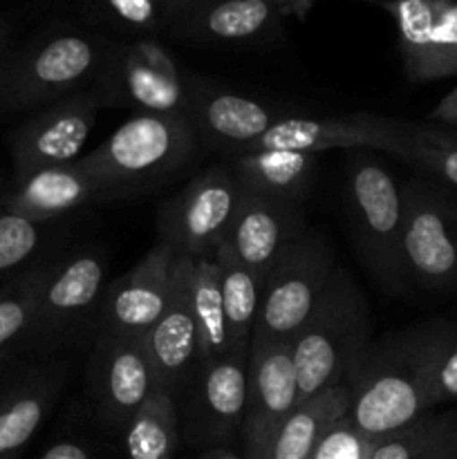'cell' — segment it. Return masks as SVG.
<instances>
[{
    "label": "cell",
    "instance_id": "b9f144b4",
    "mask_svg": "<svg viewBox=\"0 0 457 459\" xmlns=\"http://www.w3.org/2000/svg\"><path fill=\"white\" fill-rule=\"evenodd\" d=\"M202 459H242V457H237L236 453L227 451V448H215V451L206 453V455Z\"/></svg>",
    "mask_w": 457,
    "mask_h": 459
},
{
    "label": "cell",
    "instance_id": "d4e9b609",
    "mask_svg": "<svg viewBox=\"0 0 457 459\" xmlns=\"http://www.w3.org/2000/svg\"><path fill=\"white\" fill-rule=\"evenodd\" d=\"M348 411L349 390L345 384L303 399L273 437L267 459H309L323 433Z\"/></svg>",
    "mask_w": 457,
    "mask_h": 459
},
{
    "label": "cell",
    "instance_id": "74e56055",
    "mask_svg": "<svg viewBox=\"0 0 457 459\" xmlns=\"http://www.w3.org/2000/svg\"><path fill=\"white\" fill-rule=\"evenodd\" d=\"M206 0H166V18H168V27L173 30L175 25L191 16L197 7H202Z\"/></svg>",
    "mask_w": 457,
    "mask_h": 459
},
{
    "label": "cell",
    "instance_id": "6da1fadb",
    "mask_svg": "<svg viewBox=\"0 0 457 459\" xmlns=\"http://www.w3.org/2000/svg\"><path fill=\"white\" fill-rule=\"evenodd\" d=\"M444 325L437 318L372 341L345 381L348 417L363 435L376 442L433 411L430 375Z\"/></svg>",
    "mask_w": 457,
    "mask_h": 459
},
{
    "label": "cell",
    "instance_id": "83f0119b",
    "mask_svg": "<svg viewBox=\"0 0 457 459\" xmlns=\"http://www.w3.org/2000/svg\"><path fill=\"white\" fill-rule=\"evenodd\" d=\"M215 258L220 264V287H222L228 345H231V352L249 354L263 281L251 269L237 263L224 247L215 251Z\"/></svg>",
    "mask_w": 457,
    "mask_h": 459
},
{
    "label": "cell",
    "instance_id": "60d3db41",
    "mask_svg": "<svg viewBox=\"0 0 457 459\" xmlns=\"http://www.w3.org/2000/svg\"><path fill=\"white\" fill-rule=\"evenodd\" d=\"M12 36H13V27L9 21L0 22V65H3L4 56L9 54L12 49Z\"/></svg>",
    "mask_w": 457,
    "mask_h": 459
},
{
    "label": "cell",
    "instance_id": "277c9868",
    "mask_svg": "<svg viewBox=\"0 0 457 459\" xmlns=\"http://www.w3.org/2000/svg\"><path fill=\"white\" fill-rule=\"evenodd\" d=\"M110 43L79 30H54L9 49L0 65V110H39L92 88Z\"/></svg>",
    "mask_w": 457,
    "mask_h": 459
},
{
    "label": "cell",
    "instance_id": "4dcf8cb0",
    "mask_svg": "<svg viewBox=\"0 0 457 459\" xmlns=\"http://www.w3.org/2000/svg\"><path fill=\"white\" fill-rule=\"evenodd\" d=\"M52 269L54 263L36 264L0 290V359L4 348L30 336Z\"/></svg>",
    "mask_w": 457,
    "mask_h": 459
},
{
    "label": "cell",
    "instance_id": "4316f807",
    "mask_svg": "<svg viewBox=\"0 0 457 459\" xmlns=\"http://www.w3.org/2000/svg\"><path fill=\"white\" fill-rule=\"evenodd\" d=\"M128 459H173L179 448L177 399L155 390L124 429Z\"/></svg>",
    "mask_w": 457,
    "mask_h": 459
},
{
    "label": "cell",
    "instance_id": "30bf717a",
    "mask_svg": "<svg viewBox=\"0 0 457 459\" xmlns=\"http://www.w3.org/2000/svg\"><path fill=\"white\" fill-rule=\"evenodd\" d=\"M249 354L228 352L200 361L184 385L179 433L195 444H220L240 430L246 403Z\"/></svg>",
    "mask_w": 457,
    "mask_h": 459
},
{
    "label": "cell",
    "instance_id": "9a60e30c",
    "mask_svg": "<svg viewBox=\"0 0 457 459\" xmlns=\"http://www.w3.org/2000/svg\"><path fill=\"white\" fill-rule=\"evenodd\" d=\"M155 388V375L142 339L97 334L90 361V397L103 424L124 430Z\"/></svg>",
    "mask_w": 457,
    "mask_h": 459
},
{
    "label": "cell",
    "instance_id": "e575fe53",
    "mask_svg": "<svg viewBox=\"0 0 457 459\" xmlns=\"http://www.w3.org/2000/svg\"><path fill=\"white\" fill-rule=\"evenodd\" d=\"M372 448L375 439L363 435L345 415L323 433L309 459H370Z\"/></svg>",
    "mask_w": 457,
    "mask_h": 459
},
{
    "label": "cell",
    "instance_id": "ab89813d",
    "mask_svg": "<svg viewBox=\"0 0 457 459\" xmlns=\"http://www.w3.org/2000/svg\"><path fill=\"white\" fill-rule=\"evenodd\" d=\"M280 12V16H296V18H305L307 16L309 9L314 7L316 0H273Z\"/></svg>",
    "mask_w": 457,
    "mask_h": 459
},
{
    "label": "cell",
    "instance_id": "3957f363",
    "mask_svg": "<svg viewBox=\"0 0 457 459\" xmlns=\"http://www.w3.org/2000/svg\"><path fill=\"white\" fill-rule=\"evenodd\" d=\"M372 345V316L361 287L348 269L336 267L307 321L291 339L298 397L348 381Z\"/></svg>",
    "mask_w": 457,
    "mask_h": 459
},
{
    "label": "cell",
    "instance_id": "44dd1931",
    "mask_svg": "<svg viewBox=\"0 0 457 459\" xmlns=\"http://www.w3.org/2000/svg\"><path fill=\"white\" fill-rule=\"evenodd\" d=\"M278 18L273 0H206L173 34L202 43H251L276 30Z\"/></svg>",
    "mask_w": 457,
    "mask_h": 459
},
{
    "label": "cell",
    "instance_id": "d590c367",
    "mask_svg": "<svg viewBox=\"0 0 457 459\" xmlns=\"http://www.w3.org/2000/svg\"><path fill=\"white\" fill-rule=\"evenodd\" d=\"M457 76V0H442L433 34L430 81Z\"/></svg>",
    "mask_w": 457,
    "mask_h": 459
},
{
    "label": "cell",
    "instance_id": "7c38bea8",
    "mask_svg": "<svg viewBox=\"0 0 457 459\" xmlns=\"http://www.w3.org/2000/svg\"><path fill=\"white\" fill-rule=\"evenodd\" d=\"M406 121L392 117L354 112L345 117H278L272 128L255 142L251 151H296L321 155L325 151H354L370 148L401 157ZM249 151V152H251Z\"/></svg>",
    "mask_w": 457,
    "mask_h": 459
},
{
    "label": "cell",
    "instance_id": "484cf974",
    "mask_svg": "<svg viewBox=\"0 0 457 459\" xmlns=\"http://www.w3.org/2000/svg\"><path fill=\"white\" fill-rule=\"evenodd\" d=\"M370 459H457V411H430L376 439Z\"/></svg>",
    "mask_w": 457,
    "mask_h": 459
},
{
    "label": "cell",
    "instance_id": "5bb4252c",
    "mask_svg": "<svg viewBox=\"0 0 457 459\" xmlns=\"http://www.w3.org/2000/svg\"><path fill=\"white\" fill-rule=\"evenodd\" d=\"M175 263V251L157 242L128 273L106 285L94 318L97 334L143 339L168 305Z\"/></svg>",
    "mask_w": 457,
    "mask_h": 459
},
{
    "label": "cell",
    "instance_id": "d6986e66",
    "mask_svg": "<svg viewBox=\"0 0 457 459\" xmlns=\"http://www.w3.org/2000/svg\"><path fill=\"white\" fill-rule=\"evenodd\" d=\"M142 341L155 375V390H164L177 399L200 363V339L188 305L186 276L179 258L173 269V291L168 305Z\"/></svg>",
    "mask_w": 457,
    "mask_h": 459
},
{
    "label": "cell",
    "instance_id": "52a82bcc",
    "mask_svg": "<svg viewBox=\"0 0 457 459\" xmlns=\"http://www.w3.org/2000/svg\"><path fill=\"white\" fill-rule=\"evenodd\" d=\"M403 193V264L408 281L426 291H457V191L412 178Z\"/></svg>",
    "mask_w": 457,
    "mask_h": 459
},
{
    "label": "cell",
    "instance_id": "cb8c5ba5",
    "mask_svg": "<svg viewBox=\"0 0 457 459\" xmlns=\"http://www.w3.org/2000/svg\"><path fill=\"white\" fill-rule=\"evenodd\" d=\"M186 276L188 305L197 325L200 339V361H211L231 352L224 318L222 287H220V264L215 255L179 258Z\"/></svg>",
    "mask_w": 457,
    "mask_h": 459
},
{
    "label": "cell",
    "instance_id": "ffe728a7",
    "mask_svg": "<svg viewBox=\"0 0 457 459\" xmlns=\"http://www.w3.org/2000/svg\"><path fill=\"white\" fill-rule=\"evenodd\" d=\"M94 202H103L101 193L88 170L74 161L13 182V186L4 191L0 209L45 224Z\"/></svg>",
    "mask_w": 457,
    "mask_h": 459
},
{
    "label": "cell",
    "instance_id": "9c48e42d",
    "mask_svg": "<svg viewBox=\"0 0 457 459\" xmlns=\"http://www.w3.org/2000/svg\"><path fill=\"white\" fill-rule=\"evenodd\" d=\"M99 110L101 103L94 90L88 88L39 108L30 119L22 121L9 137L13 182L39 170L79 161L97 124Z\"/></svg>",
    "mask_w": 457,
    "mask_h": 459
},
{
    "label": "cell",
    "instance_id": "5b68a950",
    "mask_svg": "<svg viewBox=\"0 0 457 459\" xmlns=\"http://www.w3.org/2000/svg\"><path fill=\"white\" fill-rule=\"evenodd\" d=\"M345 200L357 251L367 272L401 294L408 290L403 264V193L392 170L370 148L348 151Z\"/></svg>",
    "mask_w": 457,
    "mask_h": 459
},
{
    "label": "cell",
    "instance_id": "ee69618b",
    "mask_svg": "<svg viewBox=\"0 0 457 459\" xmlns=\"http://www.w3.org/2000/svg\"><path fill=\"white\" fill-rule=\"evenodd\" d=\"M0 368H3V359H0Z\"/></svg>",
    "mask_w": 457,
    "mask_h": 459
},
{
    "label": "cell",
    "instance_id": "8992f818",
    "mask_svg": "<svg viewBox=\"0 0 457 459\" xmlns=\"http://www.w3.org/2000/svg\"><path fill=\"white\" fill-rule=\"evenodd\" d=\"M334 272V249L323 233L307 229L289 242L263 278L251 345L291 343Z\"/></svg>",
    "mask_w": 457,
    "mask_h": 459
},
{
    "label": "cell",
    "instance_id": "4fadbf2b",
    "mask_svg": "<svg viewBox=\"0 0 457 459\" xmlns=\"http://www.w3.org/2000/svg\"><path fill=\"white\" fill-rule=\"evenodd\" d=\"M300 403L291 343L251 345L240 435L246 459H267L273 437Z\"/></svg>",
    "mask_w": 457,
    "mask_h": 459
},
{
    "label": "cell",
    "instance_id": "836d02e7",
    "mask_svg": "<svg viewBox=\"0 0 457 459\" xmlns=\"http://www.w3.org/2000/svg\"><path fill=\"white\" fill-rule=\"evenodd\" d=\"M428 402L433 411L442 403L457 402V321L448 318L435 352Z\"/></svg>",
    "mask_w": 457,
    "mask_h": 459
},
{
    "label": "cell",
    "instance_id": "d6a6232c",
    "mask_svg": "<svg viewBox=\"0 0 457 459\" xmlns=\"http://www.w3.org/2000/svg\"><path fill=\"white\" fill-rule=\"evenodd\" d=\"M101 12L112 25L133 34L151 36L168 27L166 0H101Z\"/></svg>",
    "mask_w": 457,
    "mask_h": 459
},
{
    "label": "cell",
    "instance_id": "2e32d148",
    "mask_svg": "<svg viewBox=\"0 0 457 459\" xmlns=\"http://www.w3.org/2000/svg\"><path fill=\"white\" fill-rule=\"evenodd\" d=\"M101 108H121L134 115L188 117V83L152 70L134 43L110 45L106 63L92 83Z\"/></svg>",
    "mask_w": 457,
    "mask_h": 459
},
{
    "label": "cell",
    "instance_id": "e0dca14e",
    "mask_svg": "<svg viewBox=\"0 0 457 459\" xmlns=\"http://www.w3.org/2000/svg\"><path fill=\"white\" fill-rule=\"evenodd\" d=\"M305 231L307 224L300 204L240 188V200L222 247L263 281L282 249Z\"/></svg>",
    "mask_w": 457,
    "mask_h": 459
},
{
    "label": "cell",
    "instance_id": "7a4b0ae2",
    "mask_svg": "<svg viewBox=\"0 0 457 459\" xmlns=\"http://www.w3.org/2000/svg\"><path fill=\"white\" fill-rule=\"evenodd\" d=\"M184 115H133L79 164L97 184L103 202L146 193L168 182L200 148Z\"/></svg>",
    "mask_w": 457,
    "mask_h": 459
},
{
    "label": "cell",
    "instance_id": "f546056e",
    "mask_svg": "<svg viewBox=\"0 0 457 459\" xmlns=\"http://www.w3.org/2000/svg\"><path fill=\"white\" fill-rule=\"evenodd\" d=\"M401 161L417 166L433 179L457 191V130L437 124L406 121Z\"/></svg>",
    "mask_w": 457,
    "mask_h": 459
},
{
    "label": "cell",
    "instance_id": "603a6c76",
    "mask_svg": "<svg viewBox=\"0 0 457 459\" xmlns=\"http://www.w3.org/2000/svg\"><path fill=\"white\" fill-rule=\"evenodd\" d=\"M61 372H40L0 397V459H16L34 437L61 390Z\"/></svg>",
    "mask_w": 457,
    "mask_h": 459
},
{
    "label": "cell",
    "instance_id": "7402d4cb",
    "mask_svg": "<svg viewBox=\"0 0 457 459\" xmlns=\"http://www.w3.org/2000/svg\"><path fill=\"white\" fill-rule=\"evenodd\" d=\"M228 164L242 191L303 204L316 178L318 155L296 151H251L231 157Z\"/></svg>",
    "mask_w": 457,
    "mask_h": 459
},
{
    "label": "cell",
    "instance_id": "ac0fdd59",
    "mask_svg": "<svg viewBox=\"0 0 457 459\" xmlns=\"http://www.w3.org/2000/svg\"><path fill=\"white\" fill-rule=\"evenodd\" d=\"M278 117L264 103L211 83H188V121L197 139L228 160L249 152Z\"/></svg>",
    "mask_w": 457,
    "mask_h": 459
},
{
    "label": "cell",
    "instance_id": "ba28073f",
    "mask_svg": "<svg viewBox=\"0 0 457 459\" xmlns=\"http://www.w3.org/2000/svg\"><path fill=\"white\" fill-rule=\"evenodd\" d=\"M237 200L240 184L231 164L209 166L161 206L160 242L168 245L177 258L215 255L231 227Z\"/></svg>",
    "mask_w": 457,
    "mask_h": 459
},
{
    "label": "cell",
    "instance_id": "f35d334b",
    "mask_svg": "<svg viewBox=\"0 0 457 459\" xmlns=\"http://www.w3.org/2000/svg\"><path fill=\"white\" fill-rule=\"evenodd\" d=\"M40 459H92V455L79 442H58L52 448H47Z\"/></svg>",
    "mask_w": 457,
    "mask_h": 459
},
{
    "label": "cell",
    "instance_id": "1f68e13d",
    "mask_svg": "<svg viewBox=\"0 0 457 459\" xmlns=\"http://www.w3.org/2000/svg\"><path fill=\"white\" fill-rule=\"evenodd\" d=\"M43 224L0 209V276L13 272L34 255Z\"/></svg>",
    "mask_w": 457,
    "mask_h": 459
},
{
    "label": "cell",
    "instance_id": "8d00e7d4",
    "mask_svg": "<svg viewBox=\"0 0 457 459\" xmlns=\"http://www.w3.org/2000/svg\"><path fill=\"white\" fill-rule=\"evenodd\" d=\"M428 124L457 128V85L451 90V92L444 94V97L439 99L437 106L430 110Z\"/></svg>",
    "mask_w": 457,
    "mask_h": 459
},
{
    "label": "cell",
    "instance_id": "8fae6325",
    "mask_svg": "<svg viewBox=\"0 0 457 459\" xmlns=\"http://www.w3.org/2000/svg\"><path fill=\"white\" fill-rule=\"evenodd\" d=\"M106 278V251L97 247H83L54 263L27 341L45 348L56 345L74 334L88 318H97Z\"/></svg>",
    "mask_w": 457,
    "mask_h": 459
},
{
    "label": "cell",
    "instance_id": "f1b7e54d",
    "mask_svg": "<svg viewBox=\"0 0 457 459\" xmlns=\"http://www.w3.org/2000/svg\"><path fill=\"white\" fill-rule=\"evenodd\" d=\"M442 0H388L384 7L394 18L403 74L412 83H428L433 65V34Z\"/></svg>",
    "mask_w": 457,
    "mask_h": 459
},
{
    "label": "cell",
    "instance_id": "7bdbcfd3",
    "mask_svg": "<svg viewBox=\"0 0 457 459\" xmlns=\"http://www.w3.org/2000/svg\"><path fill=\"white\" fill-rule=\"evenodd\" d=\"M4 195V184H3V178H0V200H3Z\"/></svg>",
    "mask_w": 457,
    "mask_h": 459
}]
</instances>
